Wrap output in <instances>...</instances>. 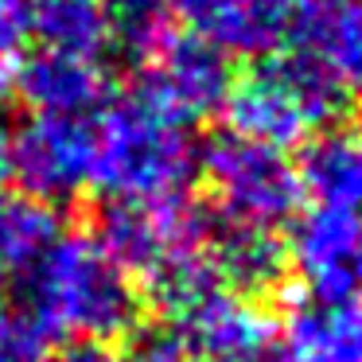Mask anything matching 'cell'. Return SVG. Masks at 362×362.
<instances>
[{
    "label": "cell",
    "mask_w": 362,
    "mask_h": 362,
    "mask_svg": "<svg viewBox=\"0 0 362 362\" xmlns=\"http://www.w3.org/2000/svg\"><path fill=\"white\" fill-rule=\"evenodd\" d=\"M16 296L51 339L105 343L136 315L133 281L94 234H59L20 273Z\"/></svg>",
    "instance_id": "6da1fadb"
},
{
    "label": "cell",
    "mask_w": 362,
    "mask_h": 362,
    "mask_svg": "<svg viewBox=\"0 0 362 362\" xmlns=\"http://www.w3.org/2000/svg\"><path fill=\"white\" fill-rule=\"evenodd\" d=\"M113 261L168 304L172 296L211 281V218L191 199H113L102 211V234Z\"/></svg>",
    "instance_id": "7a4b0ae2"
},
{
    "label": "cell",
    "mask_w": 362,
    "mask_h": 362,
    "mask_svg": "<svg viewBox=\"0 0 362 362\" xmlns=\"http://www.w3.org/2000/svg\"><path fill=\"white\" fill-rule=\"evenodd\" d=\"M98 125L94 187L113 199H168L183 195L199 168V148L187 125L160 110L141 90L113 102Z\"/></svg>",
    "instance_id": "3957f363"
},
{
    "label": "cell",
    "mask_w": 362,
    "mask_h": 362,
    "mask_svg": "<svg viewBox=\"0 0 362 362\" xmlns=\"http://www.w3.org/2000/svg\"><path fill=\"white\" fill-rule=\"evenodd\" d=\"M339 90L296 51L281 59H265L245 71L226 90V125L234 136L265 148L312 141L335 117Z\"/></svg>",
    "instance_id": "277c9868"
},
{
    "label": "cell",
    "mask_w": 362,
    "mask_h": 362,
    "mask_svg": "<svg viewBox=\"0 0 362 362\" xmlns=\"http://www.w3.org/2000/svg\"><path fill=\"white\" fill-rule=\"evenodd\" d=\"M199 168L206 172L211 195L226 226L276 234V226L288 222L304 199L300 175L284 152L242 141L234 133L214 136L199 152Z\"/></svg>",
    "instance_id": "5b68a950"
},
{
    "label": "cell",
    "mask_w": 362,
    "mask_h": 362,
    "mask_svg": "<svg viewBox=\"0 0 362 362\" xmlns=\"http://www.w3.org/2000/svg\"><path fill=\"white\" fill-rule=\"evenodd\" d=\"M187 362H281L276 327L245 292L206 281L164 304Z\"/></svg>",
    "instance_id": "8992f818"
},
{
    "label": "cell",
    "mask_w": 362,
    "mask_h": 362,
    "mask_svg": "<svg viewBox=\"0 0 362 362\" xmlns=\"http://www.w3.org/2000/svg\"><path fill=\"white\" fill-rule=\"evenodd\" d=\"M98 125L94 117L32 113L12 136V172L20 175L35 203L74 199L94 187Z\"/></svg>",
    "instance_id": "52a82bcc"
},
{
    "label": "cell",
    "mask_w": 362,
    "mask_h": 362,
    "mask_svg": "<svg viewBox=\"0 0 362 362\" xmlns=\"http://www.w3.org/2000/svg\"><path fill=\"white\" fill-rule=\"evenodd\" d=\"M226 55L203 43L199 35L168 32L148 55L141 59V94L152 98L160 110L180 117L183 125L214 113L230 90Z\"/></svg>",
    "instance_id": "ba28073f"
},
{
    "label": "cell",
    "mask_w": 362,
    "mask_h": 362,
    "mask_svg": "<svg viewBox=\"0 0 362 362\" xmlns=\"http://www.w3.org/2000/svg\"><path fill=\"white\" fill-rule=\"evenodd\" d=\"M175 12L191 24V35L211 43L214 51L238 55H269L300 16V0H172Z\"/></svg>",
    "instance_id": "9c48e42d"
},
{
    "label": "cell",
    "mask_w": 362,
    "mask_h": 362,
    "mask_svg": "<svg viewBox=\"0 0 362 362\" xmlns=\"http://www.w3.org/2000/svg\"><path fill=\"white\" fill-rule=\"evenodd\" d=\"M292 40L339 94L362 98V0H300Z\"/></svg>",
    "instance_id": "30bf717a"
},
{
    "label": "cell",
    "mask_w": 362,
    "mask_h": 362,
    "mask_svg": "<svg viewBox=\"0 0 362 362\" xmlns=\"http://www.w3.org/2000/svg\"><path fill=\"white\" fill-rule=\"evenodd\" d=\"M362 257L358 211L312 206L292 230V261L312 296H354V269Z\"/></svg>",
    "instance_id": "8fae6325"
},
{
    "label": "cell",
    "mask_w": 362,
    "mask_h": 362,
    "mask_svg": "<svg viewBox=\"0 0 362 362\" xmlns=\"http://www.w3.org/2000/svg\"><path fill=\"white\" fill-rule=\"evenodd\" d=\"M281 362H362V300L304 296L284 320Z\"/></svg>",
    "instance_id": "7c38bea8"
},
{
    "label": "cell",
    "mask_w": 362,
    "mask_h": 362,
    "mask_svg": "<svg viewBox=\"0 0 362 362\" xmlns=\"http://www.w3.org/2000/svg\"><path fill=\"white\" fill-rule=\"evenodd\" d=\"M16 86L35 113L90 117L105 98V71L98 59L40 51L16 74Z\"/></svg>",
    "instance_id": "4fadbf2b"
},
{
    "label": "cell",
    "mask_w": 362,
    "mask_h": 362,
    "mask_svg": "<svg viewBox=\"0 0 362 362\" xmlns=\"http://www.w3.org/2000/svg\"><path fill=\"white\" fill-rule=\"evenodd\" d=\"M300 187L315 206L358 211L362 206V129H331L308 141L296 168Z\"/></svg>",
    "instance_id": "5bb4252c"
},
{
    "label": "cell",
    "mask_w": 362,
    "mask_h": 362,
    "mask_svg": "<svg viewBox=\"0 0 362 362\" xmlns=\"http://www.w3.org/2000/svg\"><path fill=\"white\" fill-rule=\"evenodd\" d=\"M28 12H32V35L43 40V51L98 59L113 43L102 0H28Z\"/></svg>",
    "instance_id": "9a60e30c"
},
{
    "label": "cell",
    "mask_w": 362,
    "mask_h": 362,
    "mask_svg": "<svg viewBox=\"0 0 362 362\" xmlns=\"http://www.w3.org/2000/svg\"><path fill=\"white\" fill-rule=\"evenodd\" d=\"M211 265L226 288H265L269 281L281 276L284 250L276 234L269 230H245V226H226L211 230Z\"/></svg>",
    "instance_id": "2e32d148"
},
{
    "label": "cell",
    "mask_w": 362,
    "mask_h": 362,
    "mask_svg": "<svg viewBox=\"0 0 362 362\" xmlns=\"http://www.w3.org/2000/svg\"><path fill=\"white\" fill-rule=\"evenodd\" d=\"M59 238V218L35 199L0 195V276L24 273Z\"/></svg>",
    "instance_id": "e0dca14e"
},
{
    "label": "cell",
    "mask_w": 362,
    "mask_h": 362,
    "mask_svg": "<svg viewBox=\"0 0 362 362\" xmlns=\"http://www.w3.org/2000/svg\"><path fill=\"white\" fill-rule=\"evenodd\" d=\"M105 16H110L113 40L129 51V55L144 59L160 40L168 35V4L172 0H102Z\"/></svg>",
    "instance_id": "ac0fdd59"
},
{
    "label": "cell",
    "mask_w": 362,
    "mask_h": 362,
    "mask_svg": "<svg viewBox=\"0 0 362 362\" xmlns=\"http://www.w3.org/2000/svg\"><path fill=\"white\" fill-rule=\"evenodd\" d=\"M51 335L16 292H0V362H47Z\"/></svg>",
    "instance_id": "d6986e66"
},
{
    "label": "cell",
    "mask_w": 362,
    "mask_h": 362,
    "mask_svg": "<svg viewBox=\"0 0 362 362\" xmlns=\"http://www.w3.org/2000/svg\"><path fill=\"white\" fill-rule=\"evenodd\" d=\"M55 362H187V354H183V346L175 343L168 331H160V335L141 339V343H133V346L82 343Z\"/></svg>",
    "instance_id": "ffe728a7"
},
{
    "label": "cell",
    "mask_w": 362,
    "mask_h": 362,
    "mask_svg": "<svg viewBox=\"0 0 362 362\" xmlns=\"http://www.w3.org/2000/svg\"><path fill=\"white\" fill-rule=\"evenodd\" d=\"M28 40H32L28 0H0V90H8L16 82Z\"/></svg>",
    "instance_id": "44dd1931"
},
{
    "label": "cell",
    "mask_w": 362,
    "mask_h": 362,
    "mask_svg": "<svg viewBox=\"0 0 362 362\" xmlns=\"http://www.w3.org/2000/svg\"><path fill=\"white\" fill-rule=\"evenodd\" d=\"M12 175V136H8V129L0 125V183Z\"/></svg>",
    "instance_id": "7402d4cb"
},
{
    "label": "cell",
    "mask_w": 362,
    "mask_h": 362,
    "mask_svg": "<svg viewBox=\"0 0 362 362\" xmlns=\"http://www.w3.org/2000/svg\"><path fill=\"white\" fill-rule=\"evenodd\" d=\"M354 288H362V257H358V269H354Z\"/></svg>",
    "instance_id": "603a6c76"
}]
</instances>
